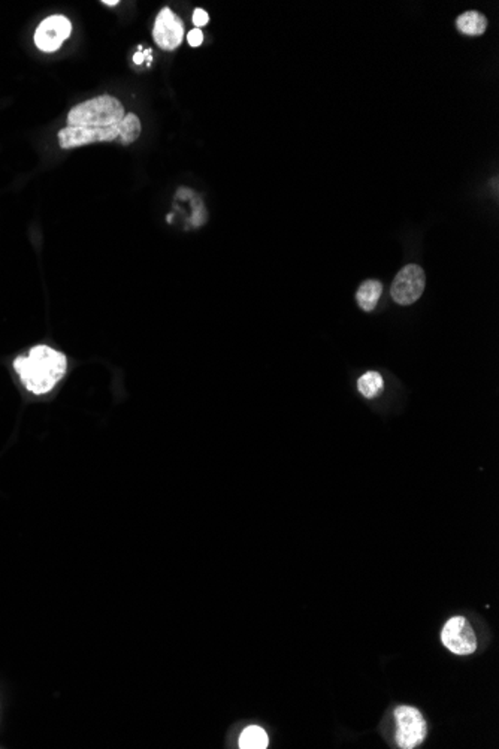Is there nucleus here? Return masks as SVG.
Here are the masks:
<instances>
[{
	"label": "nucleus",
	"instance_id": "obj_1",
	"mask_svg": "<svg viewBox=\"0 0 499 749\" xmlns=\"http://www.w3.org/2000/svg\"><path fill=\"white\" fill-rule=\"evenodd\" d=\"M14 368L27 391L42 395L49 392L62 380L66 373L68 361L63 353L54 350V348L36 346L29 355L18 356L14 361Z\"/></svg>",
	"mask_w": 499,
	"mask_h": 749
},
{
	"label": "nucleus",
	"instance_id": "obj_2",
	"mask_svg": "<svg viewBox=\"0 0 499 749\" xmlns=\"http://www.w3.org/2000/svg\"><path fill=\"white\" fill-rule=\"evenodd\" d=\"M125 108L113 96H99L83 102L68 114V128H111L125 118Z\"/></svg>",
	"mask_w": 499,
	"mask_h": 749
},
{
	"label": "nucleus",
	"instance_id": "obj_3",
	"mask_svg": "<svg viewBox=\"0 0 499 749\" xmlns=\"http://www.w3.org/2000/svg\"><path fill=\"white\" fill-rule=\"evenodd\" d=\"M396 743L402 749L419 746L427 734V725L419 709L411 706H399L395 712Z\"/></svg>",
	"mask_w": 499,
	"mask_h": 749
},
{
	"label": "nucleus",
	"instance_id": "obj_4",
	"mask_svg": "<svg viewBox=\"0 0 499 749\" xmlns=\"http://www.w3.org/2000/svg\"><path fill=\"white\" fill-rule=\"evenodd\" d=\"M426 277L419 265H406L395 277L390 287L392 298L399 305H411L422 296Z\"/></svg>",
	"mask_w": 499,
	"mask_h": 749
},
{
	"label": "nucleus",
	"instance_id": "obj_5",
	"mask_svg": "<svg viewBox=\"0 0 499 749\" xmlns=\"http://www.w3.org/2000/svg\"><path fill=\"white\" fill-rule=\"evenodd\" d=\"M441 642L454 655H471L477 649V639L471 624L464 617H453L445 622Z\"/></svg>",
	"mask_w": 499,
	"mask_h": 749
},
{
	"label": "nucleus",
	"instance_id": "obj_6",
	"mask_svg": "<svg viewBox=\"0 0 499 749\" xmlns=\"http://www.w3.org/2000/svg\"><path fill=\"white\" fill-rule=\"evenodd\" d=\"M72 32V24L63 15H51L39 24L35 32V44L44 53H54L63 45Z\"/></svg>",
	"mask_w": 499,
	"mask_h": 749
},
{
	"label": "nucleus",
	"instance_id": "obj_7",
	"mask_svg": "<svg viewBox=\"0 0 499 749\" xmlns=\"http://www.w3.org/2000/svg\"><path fill=\"white\" fill-rule=\"evenodd\" d=\"M120 125L111 128H65L58 132L60 147L69 150L93 142L114 141L118 138Z\"/></svg>",
	"mask_w": 499,
	"mask_h": 749
},
{
	"label": "nucleus",
	"instance_id": "obj_8",
	"mask_svg": "<svg viewBox=\"0 0 499 749\" xmlns=\"http://www.w3.org/2000/svg\"><path fill=\"white\" fill-rule=\"evenodd\" d=\"M182 36H184V26L181 20L169 8H163L156 18L155 29H152V38L156 44L161 49L172 51L181 45Z\"/></svg>",
	"mask_w": 499,
	"mask_h": 749
},
{
	"label": "nucleus",
	"instance_id": "obj_9",
	"mask_svg": "<svg viewBox=\"0 0 499 749\" xmlns=\"http://www.w3.org/2000/svg\"><path fill=\"white\" fill-rule=\"evenodd\" d=\"M381 292H383V284L380 281H377V280L365 281L359 287L358 293H356L361 309L365 311H372L375 309L377 302H379L380 300Z\"/></svg>",
	"mask_w": 499,
	"mask_h": 749
},
{
	"label": "nucleus",
	"instance_id": "obj_10",
	"mask_svg": "<svg viewBox=\"0 0 499 749\" xmlns=\"http://www.w3.org/2000/svg\"><path fill=\"white\" fill-rule=\"evenodd\" d=\"M456 24H457V29H459L464 35L478 36L484 33V30L487 27V20L480 13L470 11V13L462 14L459 18H457Z\"/></svg>",
	"mask_w": 499,
	"mask_h": 749
},
{
	"label": "nucleus",
	"instance_id": "obj_11",
	"mask_svg": "<svg viewBox=\"0 0 499 749\" xmlns=\"http://www.w3.org/2000/svg\"><path fill=\"white\" fill-rule=\"evenodd\" d=\"M238 743L241 749H264L269 745V739L262 727L250 725L241 733Z\"/></svg>",
	"mask_w": 499,
	"mask_h": 749
},
{
	"label": "nucleus",
	"instance_id": "obj_12",
	"mask_svg": "<svg viewBox=\"0 0 499 749\" xmlns=\"http://www.w3.org/2000/svg\"><path fill=\"white\" fill-rule=\"evenodd\" d=\"M141 135V121L135 114H126L125 118L120 123V133L118 138L121 144H132L135 142Z\"/></svg>",
	"mask_w": 499,
	"mask_h": 749
},
{
	"label": "nucleus",
	"instance_id": "obj_13",
	"mask_svg": "<svg viewBox=\"0 0 499 749\" xmlns=\"http://www.w3.org/2000/svg\"><path fill=\"white\" fill-rule=\"evenodd\" d=\"M383 386H384L383 377L375 371L365 373L358 380V389L365 398H374L381 391Z\"/></svg>",
	"mask_w": 499,
	"mask_h": 749
},
{
	"label": "nucleus",
	"instance_id": "obj_14",
	"mask_svg": "<svg viewBox=\"0 0 499 749\" xmlns=\"http://www.w3.org/2000/svg\"><path fill=\"white\" fill-rule=\"evenodd\" d=\"M208 20L209 17L203 9H196V11L193 13V23H195L196 27H203L208 23Z\"/></svg>",
	"mask_w": 499,
	"mask_h": 749
},
{
	"label": "nucleus",
	"instance_id": "obj_15",
	"mask_svg": "<svg viewBox=\"0 0 499 749\" xmlns=\"http://www.w3.org/2000/svg\"><path fill=\"white\" fill-rule=\"evenodd\" d=\"M187 40L191 47H199L203 43V35L200 32V29H193L187 35Z\"/></svg>",
	"mask_w": 499,
	"mask_h": 749
},
{
	"label": "nucleus",
	"instance_id": "obj_16",
	"mask_svg": "<svg viewBox=\"0 0 499 749\" xmlns=\"http://www.w3.org/2000/svg\"><path fill=\"white\" fill-rule=\"evenodd\" d=\"M134 61H135L136 65H142V61H144V54H142V53H136V54L134 56Z\"/></svg>",
	"mask_w": 499,
	"mask_h": 749
},
{
	"label": "nucleus",
	"instance_id": "obj_17",
	"mask_svg": "<svg viewBox=\"0 0 499 749\" xmlns=\"http://www.w3.org/2000/svg\"><path fill=\"white\" fill-rule=\"evenodd\" d=\"M102 3L106 5V6H116V5H118V0H111V2H108V0H104Z\"/></svg>",
	"mask_w": 499,
	"mask_h": 749
}]
</instances>
